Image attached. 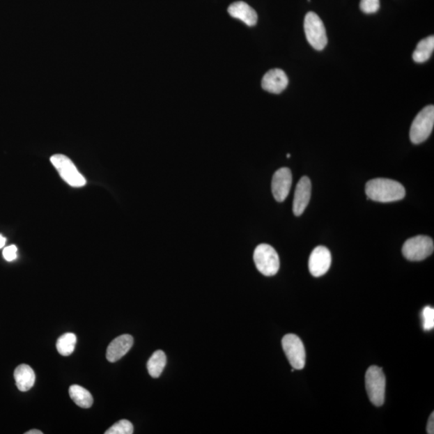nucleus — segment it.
<instances>
[{"label":"nucleus","instance_id":"5","mask_svg":"<svg viewBox=\"0 0 434 434\" xmlns=\"http://www.w3.org/2000/svg\"><path fill=\"white\" fill-rule=\"evenodd\" d=\"M306 38L313 49L320 51L327 44L325 26L315 13H307L304 20Z\"/></svg>","mask_w":434,"mask_h":434},{"label":"nucleus","instance_id":"10","mask_svg":"<svg viewBox=\"0 0 434 434\" xmlns=\"http://www.w3.org/2000/svg\"><path fill=\"white\" fill-rule=\"evenodd\" d=\"M292 185L291 171L287 167L277 171L272 180V192L275 200L284 202L288 196Z\"/></svg>","mask_w":434,"mask_h":434},{"label":"nucleus","instance_id":"20","mask_svg":"<svg viewBox=\"0 0 434 434\" xmlns=\"http://www.w3.org/2000/svg\"><path fill=\"white\" fill-rule=\"evenodd\" d=\"M133 433L132 423L127 420H121L115 423L108 431L104 432L106 434H132Z\"/></svg>","mask_w":434,"mask_h":434},{"label":"nucleus","instance_id":"1","mask_svg":"<svg viewBox=\"0 0 434 434\" xmlns=\"http://www.w3.org/2000/svg\"><path fill=\"white\" fill-rule=\"evenodd\" d=\"M365 192L370 200L380 203L398 201L406 194L404 186L399 182L384 178L369 180Z\"/></svg>","mask_w":434,"mask_h":434},{"label":"nucleus","instance_id":"22","mask_svg":"<svg viewBox=\"0 0 434 434\" xmlns=\"http://www.w3.org/2000/svg\"><path fill=\"white\" fill-rule=\"evenodd\" d=\"M380 0H362L359 7L366 14H373L380 9Z\"/></svg>","mask_w":434,"mask_h":434},{"label":"nucleus","instance_id":"19","mask_svg":"<svg viewBox=\"0 0 434 434\" xmlns=\"http://www.w3.org/2000/svg\"><path fill=\"white\" fill-rule=\"evenodd\" d=\"M77 343L75 334L66 333L63 334L56 342L57 351L64 357L70 355L75 352Z\"/></svg>","mask_w":434,"mask_h":434},{"label":"nucleus","instance_id":"12","mask_svg":"<svg viewBox=\"0 0 434 434\" xmlns=\"http://www.w3.org/2000/svg\"><path fill=\"white\" fill-rule=\"evenodd\" d=\"M288 83V77L284 70L274 69L265 73L261 81V86L265 91L279 94L286 90Z\"/></svg>","mask_w":434,"mask_h":434},{"label":"nucleus","instance_id":"13","mask_svg":"<svg viewBox=\"0 0 434 434\" xmlns=\"http://www.w3.org/2000/svg\"><path fill=\"white\" fill-rule=\"evenodd\" d=\"M134 344V339L130 334H122L109 343L107 351V359L111 363L117 362L130 351Z\"/></svg>","mask_w":434,"mask_h":434},{"label":"nucleus","instance_id":"16","mask_svg":"<svg viewBox=\"0 0 434 434\" xmlns=\"http://www.w3.org/2000/svg\"><path fill=\"white\" fill-rule=\"evenodd\" d=\"M70 396L73 402L83 409H88L93 404V396L90 392L80 385H72L70 388Z\"/></svg>","mask_w":434,"mask_h":434},{"label":"nucleus","instance_id":"17","mask_svg":"<svg viewBox=\"0 0 434 434\" xmlns=\"http://www.w3.org/2000/svg\"><path fill=\"white\" fill-rule=\"evenodd\" d=\"M434 50V36H428L417 44L412 54V59L417 63H424L431 59Z\"/></svg>","mask_w":434,"mask_h":434},{"label":"nucleus","instance_id":"21","mask_svg":"<svg viewBox=\"0 0 434 434\" xmlns=\"http://www.w3.org/2000/svg\"><path fill=\"white\" fill-rule=\"evenodd\" d=\"M423 328L431 331L434 327V310L431 307H426L422 311Z\"/></svg>","mask_w":434,"mask_h":434},{"label":"nucleus","instance_id":"2","mask_svg":"<svg viewBox=\"0 0 434 434\" xmlns=\"http://www.w3.org/2000/svg\"><path fill=\"white\" fill-rule=\"evenodd\" d=\"M365 385L371 402L378 407L383 405L386 379L382 369L378 366H371L365 375Z\"/></svg>","mask_w":434,"mask_h":434},{"label":"nucleus","instance_id":"4","mask_svg":"<svg viewBox=\"0 0 434 434\" xmlns=\"http://www.w3.org/2000/svg\"><path fill=\"white\" fill-rule=\"evenodd\" d=\"M434 125V107L428 106L418 113L410 128L412 144H420L430 137Z\"/></svg>","mask_w":434,"mask_h":434},{"label":"nucleus","instance_id":"24","mask_svg":"<svg viewBox=\"0 0 434 434\" xmlns=\"http://www.w3.org/2000/svg\"><path fill=\"white\" fill-rule=\"evenodd\" d=\"M427 433L433 434L434 433V414L432 412L430 418H428V425H427Z\"/></svg>","mask_w":434,"mask_h":434},{"label":"nucleus","instance_id":"14","mask_svg":"<svg viewBox=\"0 0 434 434\" xmlns=\"http://www.w3.org/2000/svg\"><path fill=\"white\" fill-rule=\"evenodd\" d=\"M228 12L232 17L242 21L243 23L253 27L257 24L258 14L256 10L247 3L242 1L235 2L230 5Z\"/></svg>","mask_w":434,"mask_h":434},{"label":"nucleus","instance_id":"7","mask_svg":"<svg viewBox=\"0 0 434 434\" xmlns=\"http://www.w3.org/2000/svg\"><path fill=\"white\" fill-rule=\"evenodd\" d=\"M433 249V239L421 235L407 240L402 248V253L409 261H420L430 257Z\"/></svg>","mask_w":434,"mask_h":434},{"label":"nucleus","instance_id":"27","mask_svg":"<svg viewBox=\"0 0 434 434\" xmlns=\"http://www.w3.org/2000/svg\"><path fill=\"white\" fill-rule=\"evenodd\" d=\"M290 154L287 155V158H290Z\"/></svg>","mask_w":434,"mask_h":434},{"label":"nucleus","instance_id":"6","mask_svg":"<svg viewBox=\"0 0 434 434\" xmlns=\"http://www.w3.org/2000/svg\"><path fill=\"white\" fill-rule=\"evenodd\" d=\"M51 163L54 166L63 180L73 187L85 186L86 180L77 169L75 164L64 155H55L51 157Z\"/></svg>","mask_w":434,"mask_h":434},{"label":"nucleus","instance_id":"8","mask_svg":"<svg viewBox=\"0 0 434 434\" xmlns=\"http://www.w3.org/2000/svg\"><path fill=\"white\" fill-rule=\"evenodd\" d=\"M281 344L293 369L301 370L304 368L306 352L300 338L294 334H286Z\"/></svg>","mask_w":434,"mask_h":434},{"label":"nucleus","instance_id":"23","mask_svg":"<svg viewBox=\"0 0 434 434\" xmlns=\"http://www.w3.org/2000/svg\"><path fill=\"white\" fill-rule=\"evenodd\" d=\"M3 256L5 260L13 261L17 258V247L15 245H10L3 251Z\"/></svg>","mask_w":434,"mask_h":434},{"label":"nucleus","instance_id":"3","mask_svg":"<svg viewBox=\"0 0 434 434\" xmlns=\"http://www.w3.org/2000/svg\"><path fill=\"white\" fill-rule=\"evenodd\" d=\"M256 268L265 276H274L280 268V260L276 250L268 244H261L254 250Z\"/></svg>","mask_w":434,"mask_h":434},{"label":"nucleus","instance_id":"25","mask_svg":"<svg viewBox=\"0 0 434 434\" xmlns=\"http://www.w3.org/2000/svg\"><path fill=\"white\" fill-rule=\"evenodd\" d=\"M5 244H6V238L0 235V249H2Z\"/></svg>","mask_w":434,"mask_h":434},{"label":"nucleus","instance_id":"18","mask_svg":"<svg viewBox=\"0 0 434 434\" xmlns=\"http://www.w3.org/2000/svg\"><path fill=\"white\" fill-rule=\"evenodd\" d=\"M166 364V357L163 351H156L148 362V370L151 378H158L164 370Z\"/></svg>","mask_w":434,"mask_h":434},{"label":"nucleus","instance_id":"11","mask_svg":"<svg viewBox=\"0 0 434 434\" xmlns=\"http://www.w3.org/2000/svg\"><path fill=\"white\" fill-rule=\"evenodd\" d=\"M311 195V183L309 178L303 176L297 183L294 202H293V212L296 217H300L304 212Z\"/></svg>","mask_w":434,"mask_h":434},{"label":"nucleus","instance_id":"15","mask_svg":"<svg viewBox=\"0 0 434 434\" xmlns=\"http://www.w3.org/2000/svg\"><path fill=\"white\" fill-rule=\"evenodd\" d=\"M17 388L21 392H27L34 386L36 375L33 369L27 364H20L14 372Z\"/></svg>","mask_w":434,"mask_h":434},{"label":"nucleus","instance_id":"26","mask_svg":"<svg viewBox=\"0 0 434 434\" xmlns=\"http://www.w3.org/2000/svg\"><path fill=\"white\" fill-rule=\"evenodd\" d=\"M25 434H43V432L38 430H31L29 432H26Z\"/></svg>","mask_w":434,"mask_h":434},{"label":"nucleus","instance_id":"9","mask_svg":"<svg viewBox=\"0 0 434 434\" xmlns=\"http://www.w3.org/2000/svg\"><path fill=\"white\" fill-rule=\"evenodd\" d=\"M332 254L330 251L324 247H318L312 251L309 258V270L313 277H321L330 269Z\"/></svg>","mask_w":434,"mask_h":434}]
</instances>
